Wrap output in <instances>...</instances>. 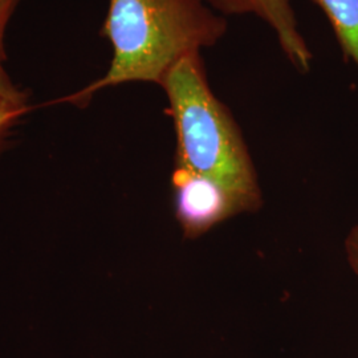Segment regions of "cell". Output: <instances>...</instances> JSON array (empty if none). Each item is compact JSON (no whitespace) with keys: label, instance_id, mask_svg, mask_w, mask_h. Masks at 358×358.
I'll use <instances>...</instances> for the list:
<instances>
[{"label":"cell","instance_id":"7","mask_svg":"<svg viewBox=\"0 0 358 358\" xmlns=\"http://www.w3.org/2000/svg\"><path fill=\"white\" fill-rule=\"evenodd\" d=\"M24 112L22 108H16L8 103H0V140L6 131L15 122V120Z\"/></svg>","mask_w":358,"mask_h":358},{"label":"cell","instance_id":"6","mask_svg":"<svg viewBox=\"0 0 358 358\" xmlns=\"http://www.w3.org/2000/svg\"><path fill=\"white\" fill-rule=\"evenodd\" d=\"M22 0H0V103L26 109L27 94L20 90L6 69L4 35L16 7Z\"/></svg>","mask_w":358,"mask_h":358},{"label":"cell","instance_id":"5","mask_svg":"<svg viewBox=\"0 0 358 358\" xmlns=\"http://www.w3.org/2000/svg\"><path fill=\"white\" fill-rule=\"evenodd\" d=\"M325 13L346 59L358 68V0H312Z\"/></svg>","mask_w":358,"mask_h":358},{"label":"cell","instance_id":"2","mask_svg":"<svg viewBox=\"0 0 358 358\" xmlns=\"http://www.w3.org/2000/svg\"><path fill=\"white\" fill-rule=\"evenodd\" d=\"M177 134V169L217 180L244 213L262 205L256 170L229 108L211 90L202 53L183 57L164 78Z\"/></svg>","mask_w":358,"mask_h":358},{"label":"cell","instance_id":"4","mask_svg":"<svg viewBox=\"0 0 358 358\" xmlns=\"http://www.w3.org/2000/svg\"><path fill=\"white\" fill-rule=\"evenodd\" d=\"M213 11L227 16H255L273 32L287 60L299 73H308L313 55L303 36L291 0H202Z\"/></svg>","mask_w":358,"mask_h":358},{"label":"cell","instance_id":"3","mask_svg":"<svg viewBox=\"0 0 358 358\" xmlns=\"http://www.w3.org/2000/svg\"><path fill=\"white\" fill-rule=\"evenodd\" d=\"M173 187L176 217L186 238H198L227 217L244 213L227 189L201 174L176 167Z\"/></svg>","mask_w":358,"mask_h":358},{"label":"cell","instance_id":"8","mask_svg":"<svg viewBox=\"0 0 358 358\" xmlns=\"http://www.w3.org/2000/svg\"><path fill=\"white\" fill-rule=\"evenodd\" d=\"M346 256L353 272L358 276V226L353 227L345 242Z\"/></svg>","mask_w":358,"mask_h":358},{"label":"cell","instance_id":"1","mask_svg":"<svg viewBox=\"0 0 358 358\" xmlns=\"http://www.w3.org/2000/svg\"><path fill=\"white\" fill-rule=\"evenodd\" d=\"M227 32V19L202 0H109L100 34L112 45L110 64L72 101L84 103L99 90L129 83L161 87L183 57L215 47Z\"/></svg>","mask_w":358,"mask_h":358}]
</instances>
